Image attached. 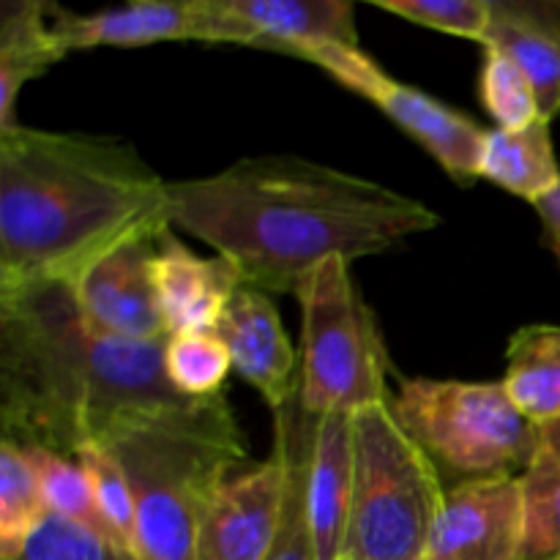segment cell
<instances>
[{"instance_id":"6da1fadb","label":"cell","mask_w":560,"mask_h":560,"mask_svg":"<svg viewBox=\"0 0 560 560\" xmlns=\"http://www.w3.org/2000/svg\"><path fill=\"white\" fill-rule=\"evenodd\" d=\"M170 224L233 262L244 288L299 293L331 257L383 255L441 224V213L377 180L277 153L170 180Z\"/></svg>"},{"instance_id":"7a4b0ae2","label":"cell","mask_w":560,"mask_h":560,"mask_svg":"<svg viewBox=\"0 0 560 560\" xmlns=\"http://www.w3.org/2000/svg\"><path fill=\"white\" fill-rule=\"evenodd\" d=\"M167 339L131 342L96 331L66 284L0 290L3 438L74 457L191 408L200 399L180 397L164 372Z\"/></svg>"},{"instance_id":"3957f363","label":"cell","mask_w":560,"mask_h":560,"mask_svg":"<svg viewBox=\"0 0 560 560\" xmlns=\"http://www.w3.org/2000/svg\"><path fill=\"white\" fill-rule=\"evenodd\" d=\"M167 184L129 142L0 129V290L71 288L118 246L162 235Z\"/></svg>"},{"instance_id":"277c9868","label":"cell","mask_w":560,"mask_h":560,"mask_svg":"<svg viewBox=\"0 0 560 560\" xmlns=\"http://www.w3.org/2000/svg\"><path fill=\"white\" fill-rule=\"evenodd\" d=\"M129 476L137 560H197V530L213 492L249 468L244 432L224 394L107 443Z\"/></svg>"},{"instance_id":"5b68a950","label":"cell","mask_w":560,"mask_h":560,"mask_svg":"<svg viewBox=\"0 0 560 560\" xmlns=\"http://www.w3.org/2000/svg\"><path fill=\"white\" fill-rule=\"evenodd\" d=\"M353 492L342 560H424L441 512V474L394 419L392 402L350 416Z\"/></svg>"},{"instance_id":"8992f818","label":"cell","mask_w":560,"mask_h":560,"mask_svg":"<svg viewBox=\"0 0 560 560\" xmlns=\"http://www.w3.org/2000/svg\"><path fill=\"white\" fill-rule=\"evenodd\" d=\"M392 413L454 485L517 479L539 459V427L520 413L503 383L413 377L399 383Z\"/></svg>"},{"instance_id":"52a82bcc","label":"cell","mask_w":560,"mask_h":560,"mask_svg":"<svg viewBox=\"0 0 560 560\" xmlns=\"http://www.w3.org/2000/svg\"><path fill=\"white\" fill-rule=\"evenodd\" d=\"M301 304L299 405L312 419L392 402L388 355L350 262L331 257L295 293Z\"/></svg>"},{"instance_id":"ba28073f","label":"cell","mask_w":560,"mask_h":560,"mask_svg":"<svg viewBox=\"0 0 560 560\" xmlns=\"http://www.w3.org/2000/svg\"><path fill=\"white\" fill-rule=\"evenodd\" d=\"M315 66L328 71L339 85L375 104L446 170L454 184L470 186L481 178V153L490 129L441 98L388 77L370 55L361 52V47L337 44L320 49Z\"/></svg>"},{"instance_id":"9c48e42d","label":"cell","mask_w":560,"mask_h":560,"mask_svg":"<svg viewBox=\"0 0 560 560\" xmlns=\"http://www.w3.org/2000/svg\"><path fill=\"white\" fill-rule=\"evenodd\" d=\"M288 487L284 446L273 438L266 463L230 476L206 506L197 560H262L277 541Z\"/></svg>"},{"instance_id":"30bf717a","label":"cell","mask_w":560,"mask_h":560,"mask_svg":"<svg viewBox=\"0 0 560 560\" xmlns=\"http://www.w3.org/2000/svg\"><path fill=\"white\" fill-rule=\"evenodd\" d=\"M424 560H525L520 476L446 487Z\"/></svg>"},{"instance_id":"8fae6325","label":"cell","mask_w":560,"mask_h":560,"mask_svg":"<svg viewBox=\"0 0 560 560\" xmlns=\"http://www.w3.org/2000/svg\"><path fill=\"white\" fill-rule=\"evenodd\" d=\"M159 238L162 235H148L118 246L71 284L77 310L96 331L131 342H159L170 337L153 284Z\"/></svg>"},{"instance_id":"7c38bea8","label":"cell","mask_w":560,"mask_h":560,"mask_svg":"<svg viewBox=\"0 0 560 560\" xmlns=\"http://www.w3.org/2000/svg\"><path fill=\"white\" fill-rule=\"evenodd\" d=\"M52 22L69 52L93 47H148L159 42L217 44L211 0H137L93 14H74L52 5Z\"/></svg>"},{"instance_id":"4fadbf2b","label":"cell","mask_w":560,"mask_h":560,"mask_svg":"<svg viewBox=\"0 0 560 560\" xmlns=\"http://www.w3.org/2000/svg\"><path fill=\"white\" fill-rule=\"evenodd\" d=\"M213 334L230 350L233 370L257 388L273 413H279L295 397L299 392L295 348L268 293L241 288Z\"/></svg>"},{"instance_id":"5bb4252c","label":"cell","mask_w":560,"mask_h":560,"mask_svg":"<svg viewBox=\"0 0 560 560\" xmlns=\"http://www.w3.org/2000/svg\"><path fill=\"white\" fill-rule=\"evenodd\" d=\"M153 284L167 334H206L217 328L233 295L244 288L233 262L200 257L173 233H162L153 255Z\"/></svg>"},{"instance_id":"9a60e30c","label":"cell","mask_w":560,"mask_h":560,"mask_svg":"<svg viewBox=\"0 0 560 560\" xmlns=\"http://www.w3.org/2000/svg\"><path fill=\"white\" fill-rule=\"evenodd\" d=\"M241 22L246 47L304 55L326 44L359 47L355 9L348 0H219Z\"/></svg>"},{"instance_id":"2e32d148","label":"cell","mask_w":560,"mask_h":560,"mask_svg":"<svg viewBox=\"0 0 560 560\" xmlns=\"http://www.w3.org/2000/svg\"><path fill=\"white\" fill-rule=\"evenodd\" d=\"M350 492H353V454H350V416L315 419L306 479L312 539L317 560H342L348 530Z\"/></svg>"},{"instance_id":"e0dca14e","label":"cell","mask_w":560,"mask_h":560,"mask_svg":"<svg viewBox=\"0 0 560 560\" xmlns=\"http://www.w3.org/2000/svg\"><path fill=\"white\" fill-rule=\"evenodd\" d=\"M63 38L52 22V5L42 0H3L0 5V129L16 126V98L31 80L66 58Z\"/></svg>"},{"instance_id":"ac0fdd59","label":"cell","mask_w":560,"mask_h":560,"mask_svg":"<svg viewBox=\"0 0 560 560\" xmlns=\"http://www.w3.org/2000/svg\"><path fill=\"white\" fill-rule=\"evenodd\" d=\"M479 175L536 208L560 191V167L550 120L539 118L523 129H490Z\"/></svg>"},{"instance_id":"d6986e66","label":"cell","mask_w":560,"mask_h":560,"mask_svg":"<svg viewBox=\"0 0 560 560\" xmlns=\"http://www.w3.org/2000/svg\"><path fill=\"white\" fill-rule=\"evenodd\" d=\"M503 388L525 419L545 427L560 419V326H523L506 348Z\"/></svg>"},{"instance_id":"ffe728a7","label":"cell","mask_w":560,"mask_h":560,"mask_svg":"<svg viewBox=\"0 0 560 560\" xmlns=\"http://www.w3.org/2000/svg\"><path fill=\"white\" fill-rule=\"evenodd\" d=\"M312 430H315V419L304 413L299 397L273 413V438L284 446V459H288V487H284V509L277 541L262 560H317L310 506H306Z\"/></svg>"},{"instance_id":"44dd1931","label":"cell","mask_w":560,"mask_h":560,"mask_svg":"<svg viewBox=\"0 0 560 560\" xmlns=\"http://www.w3.org/2000/svg\"><path fill=\"white\" fill-rule=\"evenodd\" d=\"M485 47L501 49L514 60L534 85L539 115L552 120L560 113V47L550 36L525 22L514 11L503 5V0H492V25L485 38Z\"/></svg>"},{"instance_id":"7402d4cb","label":"cell","mask_w":560,"mask_h":560,"mask_svg":"<svg viewBox=\"0 0 560 560\" xmlns=\"http://www.w3.org/2000/svg\"><path fill=\"white\" fill-rule=\"evenodd\" d=\"M42 487L20 443L0 441V560H14L47 517Z\"/></svg>"},{"instance_id":"603a6c76","label":"cell","mask_w":560,"mask_h":560,"mask_svg":"<svg viewBox=\"0 0 560 560\" xmlns=\"http://www.w3.org/2000/svg\"><path fill=\"white\" fill-rule=\"evenodd\" d=\"M22 448L27 452L33 470H36V479L38 487H42L47 512L55 514V517L69 520V523L74 525H82V528L93 530V534L104 536V539H109L115 545L113 534H109L107 523H104L102 512H98L96 495H93V487L85 468H82L74 457L49 452V448Z\"/></svg>"},{"instance_id":"cb8c5ba5","label":"cell","mask_w":560,"mask_h":560,"mask_svg":"<svg viewBox=\"0 0 560 560\" xmlns=\"http://www.w3.org/2000/svg\"><path fill=\"white\" fill-rule=\"evenodd\" d=\"M233 370L230 350L213 331L173 334L164 348V372L180 397L213 399Z\"/></svg>"},{"instance_id":"d4e9b609","label":"cell","mask_w":560,"mask_h":560,"mask_svg":"<svg viewBox=\"0 0 560 560\" xmlns=\"http://www.w3.org/2000/svg\"><path fill=\"white\" fill-rule=\"evenodd\" d=\"M74 459L85 468L88 479H91L98 512H102L115 545L137 560V506L124 465L102 443L80 448Z\"/></svg>"},{"instance_id":"484cf974","label":"cell","mask_w":560,"mask_h":560,"mask_svg":"<svg viewBox=\"0 0 560 560\" xmlns=\"http://www.w3.org/2000/svg\"><path fill=\"white\" fill-rule=\"evenodd\" d=\"M525 560L560 558V465L536 459L523 476Z\"/></svg>"},{"instance_id":"4316f807","label":"cell","mask_w":560,"mask_h":560,"mask_svg":"<svg viewBox=\"0 0 560 560\" xmlns=\"http://www.w3.org/2000/svg\"><path fill=\"white\" fill-rule=\"evenodd\" d=\"M479 96L487 113L495 118L498 129H523L541 118L534 85L523 74V69L501 49L485 47Z\"/></svg>"},{"instance_id":"83f0119b","label":"cell","mask_w":560,"mask_h":560,"mask_svg":"<svg viewBox=\"0 0 560 560\" xmlns=\"http://www.w3.org/2000/svg\"><path fill=\"white\" fill-rule=\"evenodd\" d=\"M375 5L413 25L479 44L492 25V0H375Z\"/></svg>"},{"instance_id":"f1b7e54d","label":"cell","mask_w":560,"mask_h":560,"mask_svg":"<svg viewBox=\"0 0 560 560\" xmlns=\"http://www.w3.org/2000/svg\"><path fill=\"white\" fill-rule=\"evenodd\" d=\"M14 560H135L104 536L47 514Z\"/></svg>"},{"instance_id":"f546056e","label":"cell","mask_w":560,"mask_h":560,"mask_svg":"<svg viewBox=\"0 0 560 560\" xmlns=\"http://www.w3.org/2000/svg\"><path fill=\"white\" fill-rule=\"evenodd\" d=\"M509 11L523 16L560 47V0H503Z\"/></svg>"},{"instance_id":"4dcf8cb0","label":"cell","mask_w":560,"mask_h":560,"mask_svg":"<svg viewBox=\"0 0 560 560\" xmlns=\"http://www.w3.org/2000/svg\"><path fill=\"white\" fill-rule=\"evenodd\" d=\"M539 457L560 465V419L539 427Z\"/></svg>"},{"instance_id":"1f68e13d","label":"cell","mask_w":560,"mask_h":560,"mask_svg":"<svg viewBox=\"0 0 560 560\" xmlns=\"http://www.w3.org/2000/svg\"><path fill=\"white\" fill-rule=\"evenodd\" d=\"M541 222H545L547 246H550V252L558 257V262H560V219L547 217V219H541Z\"/></svg>"},{"instance_id":"d6a6232c","label":"cell","mask_w":560,"mask_h":560,"mask_svg":"<svg viewBox=\"0 0 560 560\" xmlns=\"http://www.w3.org/2000/svg\"><path fill=\"white\" fill-rule=\"evenodd\" d=\"M556 560H560V558H556Z\"/></svg>"}]
</instances>
